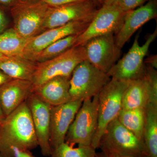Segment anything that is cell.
Segmentation results:
<instances>
[{"label":"cell","mask_w":157,"mask_h":157,"mask_svg":"<svg viewBox=\"0 0 157 157\" xmlns=\"http://www.w3.org/2000/svg\"><path fill=\"white\" fill-rule=\"evenodd\" d=\"M49 8L41 0H20L11 7L13 28L25 38L39 35L42 33Z\"/></svg>","instance_id":"5"},{"label":"cell","mask_w":157,"mask_h":157,"mask_svg":"<svg viewBox=\"0 0 157 157\" xmlns=\"http://www.w3.org/2000/svg\"><path fill=\"white\" fill-rule=\"evenodd\" d=\"M149 1L150 0H119L113 5H115L123 12H127L143 6L144 3Z\"/></svg>","instance_id":"26"},{"label":"cell","mask_w":157,"mask_h":157,"mask_svg":"<svg viewBox=\"0 0 157 157\" xmlns=\"http://www.w3.org/2000/svg\"><path fill=\"white\" fill-rule=\"evenodd\" d=\"M78 35H72L65 37L51 44L37 56L35 62L42 63L58 56L73 47Z\"/></svg>","instance_id":"23"},{"label":"cell","mask_w":157,"mask_h":157,"mask_svg":"<svg viewBox=\"0 0 157 157\" xmlns=\"http://www.w3.org/2000/svg\"><path fill=\"white\" fill-rule=\"evenodd\" d=\"M157 36L156 28L149 35L142 45L139 44L138 36H136L128 52L118 60L107 73L109 77L117 80L130 81L143 76L145 71L144 58Z\"/></svg>","instance_id":"8"},{"label":"cell","mask_w":157,"mask_h":157,"mask_svg":"<svg viewBox=\"0 0 157 157\" xmlns=\"http://www.w3.org/2000/svg\"><path fill=\"white\" fill-rule=\"evenodd\" d=\"M43 2L48 5L50 7L63 6L70 3L84 1V0H41Z\"/></svg>","instance_id":"27"},{"label":"cell","mask_w":157,"mask_h":157,"mask_svg":"<svg viewBox=\"0 0 157 157\" xmlns=\"http://www.w3.org/2000/svg\"><path fill=\"white\" fill-rule=\"evenodd\" d=\"M96 149L91 146L74 147L64 142L52 150L50 157H97Z\"/></svg>","instance_id":"24"},{"label":"cell","mask_w":157,"mask_h":157,"mask_svg":"<svg viewBox=\"0 0 157 157\" xmlns=\"http://www.w3.org/2000/svg\"><path fill=\"white\" fill-rule=\"evenodd\" d=\"M157 17V0H150L146 4L126 13L124 23L115 36L116 44L121 49L140 28Z\"/></svg>","instance_id":"15"},{"label":"cell","mask_w":157,"mask_h":157,"mask_svg":"<svg viewBox=\"0 0 157 157\" xmlns=\"http://www.w3.org/2000/svg\"><path fill=\"white\" fill-rule=\"evenodd\" d=\"M130 81L111 78L98 94V127L91 144L95 149L99 147L108 125L121 110L123 97Z\"/></svg>","instance_id":"3"},{"label":"cell","mask_w":157,"mask_h":157,"mask_svg":"<svg viewBox=\"0 0 157 157\" xmlns=\"http://www.w3.org/2000/svg\"><path fill=\"white\" fill-rule=\"evenodd\" d=\"M91 1L95 3L98 6H101L103 0H91Z\"/></svg>","instance_id":"35"},{"label":"cell","mask_w":157,"mask_h":157,"mask_svg":"<svg viewBox=\"0 0 157 157\" xmlns=\"http://www.w3.org/2000/svg\"><path fill=\"white\" fill-rule=\"evenodd\" d=\"M100 147L107 157H147L144 140L126 128L117 117L107 126L100 140Z\"/></svg>","instance_id":"2"},{"label":"cell","mask_w":157,"mask_h":157,"mask_svg":"<svg viewBox=\"0 0 157 157\" xmlns=\"http://www.w3.org/2000/svg\"><path fill=\"white\" fill-rule=\"evenodd\" d=\"M12 78L6 75L2 72L0 71V86L7 82L9 81Z\"/></svg>","instance_id":"31"},{"label":"cell","mask_w":157,"mask_h":157,"mask_svg":"<svg viewBox=\"0 0 157 157\" xmlns=\"http://www.w3.org/2000/svg\"><path fill=\"white\" fill-rule=\"evenodd\" d=\"M33 88L32 81L18 79H11L0 86V106L6 117L26 101Z\"/></svg>","instance_id":"16"},{"label":"cell","mask_w":157,"mask_h":157,"mask_svg":"<svg viewBox=\"0 0 157 157\" xmlns=\"http://www.w3.org/2000/svg\"><path fill=\"white\" fill-rule=\"evenodd\" d=\"M8 21L5 13L0 9V34L6 30Z\"/></svg>","instance_id":"29"},{"label":"cell","mask_w":157,"mask_h":157,"mask_svg":"<svg viewBox=\"0 0 157 157\" xmlns=\"http://www.w3.org/2000/svg\"><path fill=\"white\" fill-rule=\"evenodd\" d=\"M8 57L6 56H5L3 55L2 53H0V61L5 59L8 58Z\"/></svg>","instance_id":"36"},{"label":"cell","mask_w":157,"mask_h":157,"mask_svg":"<svg viewBox=\"0 0 157 157\" xmlns=\"http://www.w3.org/2000/svg\"><path fill=\"white\" fill-rule=\"evenodd\" d=\"M6 116L4 114V113L2 108H1V106H0V125L2 124L3 121L6 118Z\"/></svg>","instance_id":"34"},{"label":"cell","mask_w":157,"mask_h":157,"mask_svg":"<svg viewBox=\"0 0 157 157\" xmlns=\"http://www.w3.org/2000/svg\"><path fill=\"white\" fill-rule=\"evenodd\" d=\"M144 75L149 87L150 97L148 102L157 104V70L145 65Z\"/></svg>","instance_id":"25"},{"label":"cell","mask_w":157,"mask_h":157,"mask_svg":"<svg viewBox=\"0 0 157 157\" xmlns=\"http://www.w3.org/2000/svg\"><path fill=\"white\" fill-rule=\"evenodd\" d=\"M31 38L20 35L13 28L0 34V53L8 57L21 56Z\"/></svg>","instance_id":"21"},{"label":"cell","mask_w":157,"mask_h":157,"mask_svg":"<svg viewBox=\"0 0 157 157\" xmlns=\"http://www.w3.org/2000/svg\"><path fill=\"white\" fill-rule=\"evenodd\" d=\"M94 15L87 19L71 21L65 25L49 29L33 37L21 56L35 62L37 56L51 44L68 36L79 35L83 33L91 22Z\"/></svg>","instance_id":"10"},{"label":"cell","mask_w":157,"mask_h":157,"mask_svg":"<svg viewBox=\"0 0 157 157\" xmlns=\"http://www.w3.org/2000/svg\"><path fill=\"white\" fill-rule=\"evenodd\" d=\"M126 13L115 5L101 6L87 29L77 37L73 47L83 45L94 37L108 34L116 35L122 26Z\"/></svg>","instance_id":"9"},{"label":"cell","mask_w":157,"mask_h":157,"mask_svg":"<svg viewBox=\"0 0 157 157\" xmlns=\"http://www.w3.org/2000/svg\"><path fill=\"white\" fill-rule=\"evenodd\" d=\"M150 90L145 75L129 82L122 101V109H144L148 103Z\"/></svg>","instance_id":"18"},{"label":"cell","mask_w":157,"mask_h":157,"mask_svg":"<svg viewBox=\"0 0 157 157\" xmlns=\"http://www.w3.org/2000/svg\"><path fill=\"white\" fill-rule=\"evenodd\" d=\"M86 59L83 45L73 47L53 59L37 63L33 82L36 88L57 76L70 77L76 66Z\"/></svg>","instance_id":"7"},{"label":"cell","mask_w":157,"mask_h":157,"mask_svg":"<svg viewBox=\"0 0 157 157\" xmlns=\"http://www.w3.org/2000/svg\"><path fill=\"white\" fill-rule=\"evenodd\" d=\"M20 0H0V4L11 7L18 2Z\"/></svg>","instance_id":"32"},{"label":"cell","mask_w":157,"mask_h":157,"mask_svg":"<svg viewBox=\"0 0 157 157\" xmlns=\"http://www.w3.org/2000/svg\"><path fill=\"white\" fill-rule=\"evenodd\" d=\"M97 157H107L106 156V155H105L104 154H103V153H102V154H97Z\"/></svg>","instance_id":"37"},{"label":"cell","mask_w":157,"mask_h":157,"mask_svg":"<svg viewBox=\"0 0 157 157\" xmlns=\"http://www.w3.org/2000/svg\"><path fill=\"white\" fill-rule=\"evenodd\" d=\"M144 64L147 66L151 67L157 70V55L149 56L146 59L144 60Z\"/></svg>","instance_id":"30"},{"label":"cell","mask_w":157,"mask_h":157,"mask_svg":"<svg viewBox=\"0 0 157 157\" xmlns=\"http://www.w3.org/2000/svg\"><path fill=\"white\" fill-rule=\"evenodd\" d=\"M30 111L38 146L44 156L52 153L50 144L51 109L49 104L42 101L33 93L26 101Z\"/></svg>","instance_id":"13"},{"label":"cell","mask_w":157,"mask_h":157,"mask_svg":"<svg viewBox=\"0 0 157 157\" xmlns=\"http://www.w3.org/2000/svg\"><path fill=\"white\" fill-rule=\"evenodd\" d=\"M37 63L17 56L8 57L0 61V71L12 79L33 81Z\"/></svg>","instance_id":"19"},{"label":"cell","mask_w":157,"mask_h":157,"mask_svg":"<svg viewBox=\"0 0 157 157\" xmlns=\"http://www.w3.org/2000/svg\"><path fill=\"white\" fill-rule=\"evenodd\" d=\"M107 73L93 66L87 60L83 61L73 70L70 80V94L72 100L93 98L100 93L110 81Z\"/></svg>","instance_id":"4"},{"label":"cell","mask_w":157,"mask_h":157,"mask_svg":"<svg viewBox=\"0 0 157 157\" xmlns=\"http://www.w3.org/2000/svg\"><path fill=\"white\" fill-rule=\"evenodd\" d=\"M83 101L72 100L51 109L50 144L52 150L65 142L70 125Z\"/></svg>","instance_id":"14"},{"label":"cell","mask_w":157,"mask_h":157,"mask_svg":"<svg viewBox=\"0 0 157 157\" xmlns=\"http://www.w3.org/2000/svg\"><path fill=\"white\" fill-rule=\"evenodd\" d=\"M70 77L59 76L51 78L36 88L33 93L52 107L72 101L70 94Z\"/></svg>","instance_id":"17"},{"label":"cell","mask_w":157,"mask_h":157,"mask_svg":"<svg viewBox=\"0 0 157 157\" xmlns=\"http://www.w3.org/2000/svg\"><path fill=\"white\" fill-rule=\"evenodd\" d=\"M86 60L98 69L108 73L118 60L121 49L115 42L113 34L93 38L83 45Z\"/></svg>","instance_id":"11"},{"label":"cell","mask_w":157,"mask_h":157,"mask_svg":"<svg viewBox=\"0 0 157 157\" xmlns=\"http://www.w3.org/2000/svg\"><path fill=\"white\" fill-rule=\"evenodd\" d=\"M91 0H84L56 7H50L42 26V32L82 20L94 16L98 9Z\"/></svg>","instance_id":"12"},{"label":"cell","mask_w":157,"mask_h":157,"mask_svg":"<svg viewBox=\"0 0 157 157\" xmlns=\"http://www.w3.org/2000/svg\"><path fill=\"white\" fill-rule=\"evenodd\" d=\"M119 1V0H103L101 6H110V5H113Z\"/></svg>","instance_id":"33"},{"label":"cell","mask_w":157,"mask_h":157,"mask_svg":"<svg viewBox=\"0 0 157 157\" xmlns=\"http://www.w3.org/2000/svg\"><path fill=\"white\" fill-rule=\"evenodd\" d=\"M14 157H36L34 156L30 151L15 149L13 151Z\"/></svg>","instance_id":"28"},{"label":"cell","mask_w":157,"mask_h":157,"mask_svg":"<svg viewBox=\"0 0 157 157\" xmlns=\"http://www.w3.org/2000/svg\"><path fill=\"white\" fill-rule=\"evenodd\" d=\"M114 157H135L132 156H116Z\"/></svg>","instance_id":"38"},{"label":"cell","mask_w":157,"mask_h":157,"mask_svg":"<svg viewBox=\"0 0 157 157\" xmlns=\"http://www.w3.org/2000/svg\"><path fill=\"white\" fill-rule=\"evenodd\" d=\"M117 119L126 128L140 140H143L145 112L144 109H122L117 116Z\"/></svg>","instance_id":"22"},{"label":"cell","mask_w":157,"mask_h":157,"mask_svg":"<svg viewBox=\"0 0 157 157\" xmlns=\"http://www.w3.org/2000/svg\"><path fill=\"white\" fill-rule=\"evenodd\" d=\"M98 94L83 101L68 130L66 143L73 146H91L98 127Z\"/></svg>","instance_id":"6"},{"label":"cell","mask_w":157,"mask_h":157,"mask_svg":"<svg viewBox=\"0 0 157 157\" xmlns=\"http://www.w3.org/2000/svg\"><path fill=\"white\" fill-rule=\"evenodd\" d=\"M38 146L30 111L25 101L0 125V157H14L15 149L30 151Z\"/></svg>","instance_id":"1"},{"label":"cell","mask_w":157,"mask_h":157,"mask_svg":"<svg viewBox=\"0 0 157 157\" xmlns=\"http://www.w3.org/2000/svg\"><path fill=\"white\" fill-rule=\"evenodd\" d=\"M144 112L143 140L147 157H157V104L148 102Z\"/></svg>","instance_id":"20"}]
</instances>
